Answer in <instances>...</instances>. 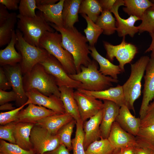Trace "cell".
Listing matches in <instances>:
<instances>
[{
  "instance_id": "f5cc1de1",
  "label": "cell",
  "mask_w": 154,
  "mask_h": 154,
  "mask_svg": "<svg viewBox=\"0 0 154 154\" xmlns=\"http://www.w3.org/2000/svg\"><path fill=\"white\" fill-rule=\"evenodd\" d=\"M152 38V42L149 47L145 51V53L151 52L150 58L154 59V33L150 34Z\"/></svg>"
},
{
  "instance_id": "bcb514c9",
  "label": "cell",
  "mask_w": 154,
  "mask_h": 154,
  "mask_svg": "<svg viewBox=\"0 0 154 154\" xmlns=\"http://www.w3.org/2000/svg\"><path fill=\"white\" fill-rule=\"evenodd\" d=\"M117 0H98L103 11L111 12L117 2Z\"/></svg>"
},
{
  "instance_id": "5b68a950",
  "label": "cell",
  "mask_w": 154,
  "mask_h": 154,
  "mask_svg": "<svg viewBox=\"0 0 154 154\" xmlns=\"http://www.w3.org/2000/svg\"><path fill=\"white\" fill-rule=\"evenodd\" d=\"M62 40L61 35L57 31H46L39 40V46L56 58L69 75L76 74L73 57L61 46Z\"/></svg>"
},
{
  "instance_id": "cb8c5ba5",
  "label": "cell",
  "mask_w": 154,
  "mask_h": 154,
  "mask_svg": "<svg viewBox=\"0 0 154 154\" xmlns=\"http://www.w3.org/2000/svg\"><path fill=\"white\" fill-rule=\"evenodd\" d=\"M17 41V37L15 31H13L10 42L6 47L0 50V64L1 66L9 65L13 66L21 61L22 56L15 48Z\"/></svg>"
},
{
  "instance_id": "4fadbf2b",
  "label": "cell",
  "mask_w": 154,
  "mask_h": 154,
  "mask_svg": "<svg viewBox=\"0 0 154 154\" xmlns=\"http://www.w3.org/2000/svg\"><path fill=\"white\" fill-rule=\"evenodd\" d=\"M29 104L45 107L57 114L65 113L63 103L60 98L55 95L46 96L37 90L32 89L26 92Z\"/></svg>"
},
{
  "instance_id": "4316f807",
  "label": "cell",
  "mask_w": 154,
  "mask_h": 154,
  "mask_svg": "<svg viewBox=\"0 0 154 154\" xmlns=\"http://www.w3.org/2000/svg\"><path fill=\"white\" fill-rule=\"evenodd\" d=\"M82 0H64L62 12L64 27H74L79 21L78 14Z\"/></svg>"
},
{
  "instance_id": "e575fe53",
  "label": "cell",
  "mask_w": 154,
  "mask_h": 154,
  "mask_svg": "<svg viewBox=\"0 0 154 154\" xmlns=\"http://www.w3.org/2000/svg\"><path fill=\"white\" fill-rule=\"evenodd\" d=\"M81 15L87 23V27L84 29V31L85 34L86 38L89 42V46H94L99 37L103 33V31L87 15L81 14Z\"/></svg>"
},
{
  "instance_id": "db71d44e",
  "label": "cell",
  "mask_w": 154,
  "mask_h": 154,
  "mask_svg": "<svg viewBox=\"0 0 154 154\" xmlns=\"http://www.w3.org/2000/svg\"><path fill=\"white\" fill-rule=\"evenodd\" d=\"M58 0H36L37 5H47L56 3Z\"/></svg>"
},
{
  "instance_id": "f546056e",
  "label": "cell",
  "mask_w": 154,
  "mask_h": 154,
  "mask_svg": "<svg viewBox=\"0 0 154 154\" xmlns=\"http://www.w3.org/2000/svg\"><path fill=\"white\" fill-rule=\"evenodd\" d=\"M135 137L138 146L149 148L154 151V125L141 127Z\"/></svg>"
},
{
  "instance_id": "30bf717a",
  "label": "cell",
  "mask_w": 154,
  "mask_h": 154,
  "mask_svg": "<svg viewBox=\"0 0 154 154\" xmlns=\"http://www.w3.org/2000/svg\"><path fill=\"white\" fill-rule=\"evenodd\" d=\"M41 64L46 71L54 78L58 87L65 86L73 88H80L81 83L71 78L58 60L49 54Z\"/></svg>"
},
{
  "instance_id": "3957f363",
  "label": "cell",
  "mask_w": 154,
  "mask_h": 154,
  "mask_svg": "<svg viewBox=\"0 0 154 154\" xmlns=\"http://www.w3.org/2000/svg\"><path fill=\"white\" fill-rule=\"evenodd\" d=\"M23 84L25 92L35 89L46 96L54 95L60 98V92L54 78L39 63L24 75Z\"/></svg>"
},
{
  "instance_id": "7402d4cb",
  "label": "cell",
  "mask_w": 154,
  "mask_h": 154,
  "mask_svg": "<svg viewBox=\"0 0 154 154\" xmlns=\"http://www.w3.org/2000/svg\"><path fill=\"white\" fill-rule=\"evenodd\" d=\"M64 1L60 0L55 4L47 5H37V9L42 13L47 22L64 27L62 12Z\"/></svg>"
},
{
  "instance_id": "f907efd6",
  "label": "cell",
  "mask_w": 154,
  "mask_h": 154,
  "mask_svg": "<svg viewBox=\"0 0 154 154\" xmlns=\"http://www.w3.org/2000/svg\"><path fill=\"white\" fill-rule=\"evenodd\" d=\"M137 146H131L121 149V154H136Z\"/></svg>"
},
{
  "instance_id": "8d00e7d4",
  "label": "cell",
  "mask_w": 154,
  "mask_h": 154,
  "mask_svg": "<svg viewBox=\"0 0 154 154\" xmlns=\"http://www.w3.org/2000/svg\"><path fill=\"white\" fill-rule=\"evenodd\" d=\"M76 121L73 119L62 127L56 134L61 144L64 145L70 151L72 150L71 136Z\"/></svg>"
},
{
  "instance_id": "816d5d0a",
  "label": "cell",
  "mask_w": 154,
  "mask_h": 154,
  "mask_svg": "<svg viewBox=\"0 0 154 154\" xmlns=\"http://www.w3.org/2000/svg\"><path fill=\"white\" fill-rule=\"evenodd\" d=\"M136 154H154V151L149 148L137 146Z\"/></svg>"
},
{
  "instance_id": "11a10c76",
  "label": "cell",
  "mask_w": 154,
  "mask_h": 154,
  "mask_svg": "<svg viewBox=\"0 0 154 154\" xmlns=\"http://www.w3.org/2000/svg\"><path fill=\"white\" fill-rule=\"evenodd\" d=\"M15 108L13 106V105L12 104L8 103L2 104L0 106L1 110H10V111Z\"/></svg>"
},
{
  "instance_id": "484cf974",
  "label": "cell",
  "mask_w": 154,
  "mask_h": 154,
  "mask_svg": "<svg viewBox=\"0 0 154 154\" xmlns=\"http://www.w3.org/2000/svg\"><path fill=\"white\" fill-rule=\"evenodd\" d=\"M35 125L32 123H16L14 133L16 144L25 150H33L30 140V135Z\"/></svg>"
},
{
  "instance_id": "9c48e42d",
  "label": "cell",
  "mask_w": 154,
  "mask_h": 154,
  "mask_svg": "<svg viewBox=\"0 0 154 154\" xmlns=\"http://www.w3.org/2000/svg\"><path fill=\"white\" fill-rule=\"evenodd\" d=\"M103 44L106 52L107 58L113 62L115 57L119 62L122 72L125 71V65L130 63L138 52L137 47L126 42L125 37H123L121 43L118 45H113L105 41Z\"/></svg>"
},
{
  "instance_id": "83f0119b",
  "label": "cell",
  "mask_w": 154,
  "mask_h": 154,
  "mask_svg": "<svg viewBox=\"0 0 154 154\" xmlns=\"http://www.w3.org/2000/svg\"><path fill=\"white\" fill-rule=\"evenodd\" d=\"M89 49L91 52V56L99 65V71L105 76L109 75L114 79H117V75L122 72L119 65L113 64L109 60L101 55L94 46H89Z\"/></svg>"
},
{
  "instance_id": "ab89813d",
  "label": "cell",
  "mask_w": 154,
  "mask_h": 154,
  "mask_svg": "<svg viewBox=\"0 0 154 154\" xmlns=\"http://www.w3.org/2000/svg\"><path fill=\"white\" fill-rule=\"evenodd\" d=\"M37 9L36 0H21L19 6V14L26 17L36 16L35 11Z\"/></svg>"
},
{
  "instance_id": "1f68e13d",
  "label": "cell",
  "mask_w": 154,
  "mask_h": 154,
  "mask_svg": "<svg viewBox=\"0 0 154 154\" xmlns=\"http://www.w3.org/2000/svg\"><path fill=\"white\" fill-rule=\"evenodd\" d=\"M95 23L105 35H110L116 31V19L110 11H103Z\"/></svg>"
},
{
  "instance_id": "52a82bcc",
  "label": "cell",
  "mask_w": 154,
  "mask_h": 154,
  "mask_svg": "<svg viewBox=\"0 0 154 154\" xmlns=\"http://www.w3.org/2000/svg\"><path fill=\"white\" fill-rule=\"evenodd\" d=\"M15 32L17 37L15 46L22 56L20 64L22 74L25 75L30 72L36 64L44 60L49 54L44 49L27 42L18 29Z\"/></svg>"
},
{
  "instance_id": "5bb4252c",
  "label": "cell",
  "mask_w": 154,
  "mask_h": 154,
  "mask_svg": "<svg viewBox=\"0 0 154 154\" xmlns=\"http://www.w3.org/2000/svg\"><path fill=\"white\" fill-rule=\"evenodd\" d=\"M145 71L143 98L139 112L141 120L144 117L150 102L154 98V59L150 58Z\"/></svg>"
},
{
  "instance_id": "60d3db41",
  "label": "cell",
  "mask_w": 154,
  "mask_h": 154,
  "mask_svg": "<svg viewBox=\"0 0 154 154\" xmlns=\"http://www.w3.org/2000/svg\"><path fill=\"white\" fill-rule=\"evenodd\" d=\"M16 123L11 122L0 126V139L8 141L10 143L15 144L14 135Z\"/></svg>"
},
{
  "instance_id": "d6a6232c",
  "label": "cell",
  "mask_w": 154,
  "mask_h": 154,
  "mask_svg": "<svg viewBox=\"0 0 154 154\" xmlns=\"http://www.w3.org/2000/svg\"><path fill=\"white\" fill-rule=\"evenodd\" d=\"M17 15L15 13H10L5 22L0 26V47H1L11 41L12 32L17 22Z\"/></svg>"
},
{
  "instance_id": "d590c367",
  "label": "cell",
  "mask_w": 154,
  "mask_h": 154,
  "mask_svg": "<svg viewBox=\"0 0 154 154\" xmlns=\"http://www.w3.org/2000/svg\"><path fill=\"white\" fill-rule=\"evenodd\" d=\"M83 123L81 119L76 121L75 136L72 140L73 154H86L84 145V133Z\"/></svg>"
},
{
  "instance_id": "9f6ffc18",
  "label": "cell",
  "mask_w": 154,
  "mask_h": 154,
  "mask_svg": "<svg viewBox=\"0 0 154 154\" xmlns=\"http://www.w3.org/2000/svg\"><path fill=\"white\" fill-rule=\"evenodd\" d=\"M112 154H121V149H116Z\"/></svg>"
},
{
  "instance_id": "7bdbcfd3",
  "label": "cell",
  "mask_w": 154,
  "mask_h": 154,
  "mask_svg": "<svg viewBox=\"0 0 154 154\" xmlns=\"http://www.w3.org/2000/svg\"><path fill=\"white\" fill-rule=\"evenodd\" d=\"M154 125V101L150 103L145 113L141 120V127Z\"/></svg>"
},
{
  "instance_id": "2e32d148",
  "label": "cell",
  "mask_w": 154,
  "mask_h": 154,
  "mask_svg": "<svg viewBox=\"0 0 154 154\" xmlns=\"http://www.w3.org/2000/svg\"><path fill=\"white\" fill-rule=\"evenodd\" d=\"M57 114L52 110L41 106L32 103L19 113L16 123L23 122L36 124L39 120L46 117Z\"/></svg>"
},
{
  "instance_id": "d6986e66",
  "label": "cell",
  "mask_w": 154,
  "mask_h": 154,
  "mask_svg": "<svg viewBox=\"0 0 154 154\" xmlns=\"http://www.w3.org/2000/svg\"><path fill=\"white\" fill-rule=\"evenodd\" d=\"M115 121L123 129L135 137L141 127V119L133 116L125 105L120 107Z\"/></svg>"
},
{
  "instance_id": "9a60e30c",
  "label": "cell",
  "mask_w": 154,
  "mask_h": 154,
  "mask_svg": "<svg viewBox=\"0 0 154 154\" xmlns=\"http://www.w3.org/2000/svg\"><path fill=\"white\" fill-rule=\"evenodd\" d=\"M124 5V0H117V3L111 12L114 14L116 20V27L118 36L125 37L129 35L131 37L139 32L138 26L134 25L135 22L141 19L136 16L131 15L128 18L125 19L119 16L118 10L119 7Z\"/></svg>"
},
{
  "instance_id": "6f0895ef",
  "label": "cell",
  "mask_w": 154,
  "mask_h": 154,
  "mask_svg": "<svg viewBox=\"0 0 154 154\" xmlns=\"http://www.w3.org/2000/svg\"><path fill=\"white\" fill-rule=\"evenodd\" d=\"M153 4V6L151 7V8L153 9H154V1H152Z\"/></svg>"
},
{
  "instance_id": "4dcf8cb0",
  "label": "cell",
  "mask_w": 154,
  "mask_h": 154,
  "mask_svg": "<svg viewBox=\"0 0 154 154\" xmlns=\"http://www.w3.org/2000/svg\"><path fill=\"white\" fill-rule=\"evenodd\" d=\"M102 11L98 0H82L79 13L87 15L95 23Z\"/></svg>"
},
{
  "instance_id": "74e56055",
  "label": "cell",
  "mask_w": 154,
  "mask_h": 154,
  "mask_svg": "<svg viewBox=\"0 0 154 154\" xmlns=\"http://www.w3.org/2000/svg\"><path fill=\"white\" fill-rule=\"evenodd\" d=\"M141 20V23L138 26L139 33L145 31L150 34L154 33V9L150 7L147 9Z\"/></svg>"
},
{
  "instance_id": "8fae6325",
  "label": "cell",
  "mask_w": 154,
  "mask_h": 154,
  "mask_svg": "<svg viewBox=\"0 0 154 154\" xmlns=\"http://www.w3.org/2000/svg\"><path fill=\"white\" fill-rule=\"evenodd\" d=\"M4 66L6 75L16 96L17 106L19 107L25 104L28 99L24 88L23 77L20 64Z\"/></svg>"
},
{
  "instance_id": "c3c4849f",
  "label": "cell",
  "mask_w": 154,
  "mask_h": 154,
  "mask_svg": "<svg viewBox=\"0 0 154 154\" xmlns=\"http://www.w3.org/2000/svg\"><path fill=\"white\" fill-rule=\"evenodd\" d=\"M10 13L3 5L0 3V26L4 24L9 17Z\"/></svg>"
},
{
  "instance_id": "603a6c76",
  "label": "cell",
  "mask_w": 154,
  "mask_h": 154,
  "mask_svg": "<svg viewBox=\"0 0 154 154\" xmlns=\"http://www.w3.org/2000/svg\"><path fill=\"white\" fill-rule=\"evenodd\" d=\"M73 119L67 113L56 114L43 118L35 124L46 129L52 134L56 135L62 127Z\"/></svg>"
},
{
  "instance_id": "d4e9b609",
  "label": "cell",
  "mask_w": 154,
  "mask_h": 154,
  "mask_svg": "<svg viewBox=\"0 0 154 154\" xmlns=\"http://www.w3.org/2000/svg\"><path fill=\"white\" fill-rule=\"evenodd\" d=\"M58 88L60 98L63 103L65 113L69 114L76 121L80 119L78 105L74 97V88L65 86Z\"/></svg>"
},
{
  "instance_id": "ee69618b",
  "label": "cell",
  "mask_w": 154,
  "mask_h": 154,
  "mask_svg": "<svg viewBox=\"0 0 154 154\" xmlns=\"http://www.w3.org/2000/svg\"><path fill=\"white\" fill-rule=\"evenodd\" d=\"M16 96L13 91L7 92L0 89V105L12 101H16Z\"/></svg>"
},
{
  "instance_id": "681fc988",
  "label": "cell",
  "mask_w": 154,
  "mask_h": 154,
  "mask_svg": "<svg viewBox=\"0 0 154 154\" xmlns=\"http://www.w3.org/2000/svg\"><path fill=\"white\" fill-rule=\"evenodd\" d=\"M70 151L64 145L61 144L54 149L43 154H70Z\"/></svg>"
},
{
  "instance_id": "8992f818",
  "label": "cell",
  "mask_w": 154,
  "mask_h": 154,
  "mask_svg": "<svg viewBox=\"0 0 154 154\" xmlns=\"http://www.w3.org/2000/svg\"><path fill=\"white\" fill-rule=\"evenodd\" d=\"M149 59L148 56H143L131 64L130 76L122 86L125 105L134 112V104L141 95V80Z\"/></svg>"
},
{
  "instance_id": "277c9868",
  "label": "cell",
  "mask_w": 154,
  "mask_h": 154,
  "mask_svg": "<svg viewBox=\"0 0 154 154\" xmlns=\"http://www.w3.org/2000/svg\"><path fill=\"white\" fill-rule=\"evenodd\" d=\"M36 14V16L33 17L17 15V27L27 42L40 47L39 40L44 33L46 31L54 32L55 30L45 21L40 11Z\"/></svg>"
},
{
  "instance_id": "ac0fdd59",
  "label": "cell",
  "mask_w": 154,
  "mask_h": 154,
  "mask_svg": "<svg viewBox=\"0 0 154 154\" xmlns=\"http://www.w3.org/2000/svg\"><path fill=\"white\" fill-rule=\"evenodd\" d=\"M103 100V115L100 126L101 138L108 139L112 125L119 114L120 107L112 101Z\"/></svg>"
},
{
  "instance_id": "836d02e7",
  "label": "cell",
  "mask_w": 154,
  "mask_h": 154,
  "mask_svg": "<svg viewBox=\"0 0 154 154\" xmlns=\"http://www.w3.org/2000/svg\"><path fill=\"white\" fill-rule=\"evenodd\" d=\"M115 149L108 139L101 137L91 143L85 151L86 154H112Z\"/></svg>"
},
{
  "instance_id": "ba28073f",
  "label": "cell",
  "mask_w": 154,
  "mask_h": 154,
  "mask_svg": "<svg viewBox=\"0 0 154 154\" xmlns=\"http://www.w3.org/2000/svg\"><path fill=\"white\" fill-rule=\"evenodd\" d=\"M30 140L36 154H43L52 151L61 144L56 134H52L36 124L31 130Z\"/></svg>"
},
{
  "instance_id": "6da1fadb",
  "label": "cell",
  "mask_w": 154,
  "mask_h": 154,
  "mask_svg": "<svg viewBox=\"0 0 154 154\" xmlns=\"http://www.w3.org/2000/svg\"><path fill=\"white\" fill-rule=\"evenodd\" d=\"M48 23L61 35V46L72 56L76 73L80 72L82 66H87L92 61L89 56L91 52L86 36L74 27L66 28Z\"/></svg>"
},
{
  "instance_id": "f1b7e54d",
  "label": "cell",
  "mask_w": 154,
  "mask_h": 154,
  "mask_svg": "<svg viewBox=\"0 0 154 154\" xmlns=\"http://www.w3.org/2000/svg\"><path fill=\"white\" fill-rule=\"evenodd\" d=\"M123 11L129 15L141 18L148 9L152 7L153 4L148 0H124Z\"/></svg>"
},
{
  "instance_id": "b9f144b4",
  "label": "cell",
  "mask_w": 154,
  "mask_h": 154,
  "mask_svg": "<svg viewBox=\"0 0 154 154\" xmlns=\"http://www.w3.org/2000/svg\"><path fill=\"white\" fill-rule=\"evenodd\" d=\"M29 103L27 102L23 105L14 110L5 112H1L0 113V124L4 125L8 123L15 122L17 119L18 114L20 111Z\"/></svg>"
},
{
  "instance_id": "f6af8a7d",
  "label": "cell",
  "mask_w": 154,
  "mask_h": 154,
  "mask_svg": "<svg viewBox=\"0 0 154 154\" xmlns=\"http://www.w3.org/2000/svg\"><path fill=\"white\" fill-rule=\"evenodd\" d=\"M11 88L4 70L2 67H0V89L5 91L10 89Z\"/></svg>"
},
{
  "instance_id": "44dd1931",
  "label": "cell",
  "mask_w": 154,
  "mask_h": 154,
  "mask_svg": "<svg viewBox=\"0 0 154 154\" xmlns=\"http://www.w3.org/2000/svg\"><path fill=\"white\" fill-rule=\"evenodd\" d=\"M77 90L98 99L112 101L120 107L124 105H125L122 86L118 85L116 87H111L107 89L99 91H90L81 89Z\"/></svg>"
},
{
  "instance_id": "7c38bea8",
  "label": "cell",
  "mask_w": 154,
  "mask_h": 154,
  "mask_svg": "<svg viewBox=\"0 0 154 154\" xmlns=\"http://www.w3.org/2000/svg\"><path fill=\"white\" fill-rule=\"evenodd\" d=\"M80 118L84 122L97 114L103 109V102L94 97L77 90L74 92Z\"/></svg>"
},
{
  "instance_id": "7a4b0ae2",
  "label": "cell",
  "mask_w": 154,
  "mask_h": 154,
  "mask_svg": "<svg viewBox=\"0 0 154 154\" xmlns=\"http://www.w3.org/2000/svg\"><path fill=\"white\" fill-rule=\"evenodd\" d=\"M97 63L93 59L87 66H82L80 72L69 75L72 79L81 83L78 89L90 91H103L112 87V83L118 82L117 79L102 74L98 69Z\"/></svg>"
},
{
  "instance_id": "e0dca14e",
  "label": "cell",
  "mask_w": 154,
  "mask_h": 154,
  "mask_svg": "<svg viewBox=\"0 0 154 154\" xmlns=\"http://www.w3.org/2000/svg\"><path fill=\"white\" fill-rule=\"evenodd\" d=\"M108 139L116 149L138 146L135 137L123 129L116 121L112 125Z\"/></svg>"
},
{
  "instance_id": "ffe728a7",
  "label": "cell",
  "mask_w": 154,
  "mask_h": 154,
  "mask_svg": "<svg viewBox=\"0 0 154 154\" xmlns=\"http://www.w3.org/2000/svg\"><path fill=\"white\" fill-rule=\"evenodd\" d=\"M103 115L102 109L89 120L84 122V145L85 150L93 142L99 140L101 137L100 126Z\"/></svg>"
},
{
  "instance_id": "7dc6e473",
  "label": "cell",
  "mask_w": 154,
  "mask_h": 154,
  "mask_svg": "<svg viewBox=\"0 0 154 154\" xmlns=\"http://www.w3.org/2000/svg\"><path fill=\"white\" fill-rule=\"evenodd\" d=\"M19 0H0V4L4 5L7 9L15 10L19 9Z\"/></svg>"
},
{
  "instance_id": "f35d334b",
  "label": "cell",
  "mask_w": 154,
  "mask_h": 154,
  "mask_svg": "<svg viewBox=\"0 0 154 154\" xmlns=\"http://www.w3.org/2000/svg\"><path fill=\"white\" fill-rule=\"evenodd\" d=\"M0 154H36L33 150H25L15 144L0 140Z\"/></svg>"
}]
</instances>
